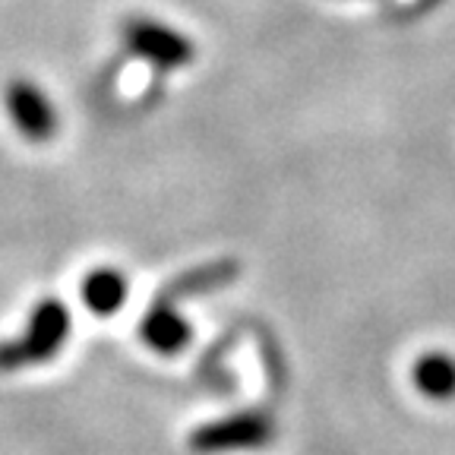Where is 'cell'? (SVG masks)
Returning <instances> with one entry per match:
<instances>
[{"label": "cell", "mask_w": 455, "mask_h": 455, "mask_svg": "<svg viewBox=\"0 0 455 455\" xmlns=\"http://www.w3.org/2000/svg\"><path fill=\"white\" fill-rule=\"evenodd\" d=\"M70 310L60 298H42L28 323L16 339L0 341V373H13V370L38 367L60 355V348L70 339Z\"/></svg>", "instance_id": "6da1fadb"}, {"label": "cell", "mask_w": 455, "mask_h": 455, "mask_svg": "<svg viewBox=\"0 0 455 455\" xmlns=\"http://www.w3.org/2000/svg\"><path fill=\"white\" fill-rule=\"evenodd\" d=\"M275 440V424L263 411H237L228 418L199 424L190 434V449L199 455H225V452H247L263 449Z\"/></svg>", "instance_id": "7a4b0ae2"}, {"label": "cell", "mask_w": 455, "mask_h": 455, "mask_svg": "<svg viewBox=\"0 0 455 455\" xmlns=\"http://www.w3.org/2000/svg\"><path fill=\"white\" fill-rule=\"evenodd\" d=\"M121 38L136 57H142L146 64L158 67V70H180V67L193 64V57H196V44L180 28H171L149 16L124 20Z\"/></svg>", "instance_id": "3957f363"}, {"label": "cell", "mask_w": 455, "mask_h": 455, "mask_svg": "<svg viewBox=\"0 0 455 455\" xmlns=\"http://www.w3.org/2000/svg\"><path fill=\"white\" fill-rule=\"evenodd\" d=\"M4 105H7L10 121H13L16 133L28 142H48L57 136L60 127V114H57L54 101L48 99L42 85L32 79L20 76L10 79L4 89Z\"/></svg>", "instance_id": "277c9868"}, {"label": "cell", "mask_w": 455, "mask_h": 455, "mask_svg": "<svg viewBox=\"0 0 455 455\" xmlns=\"http://www.w3.org/2000/svg\"><path fill=\"white\" fill-rule=\"evenodd\" d=\"M140 339L146 341L152 351H158V355L174 357V355H180L187 345H190L193 329H190V323L180 316L178 307L158 298L156 304L149 307V310L142 313Z\"/></svg>", "instance_id": "5b68a950"}, {"label": "cell", "mask_w": 455, "mask_h": 455, "mask_svg": "<svg viewBox=\"0 0 455 455\" xmlns=\"http://www.w3.org/2000/svg\"><path fill=\"white\" fill-rule=\"evenodd\" d=\"M79 294H83V304L95 316H114V313L127 304L130 278L117 266H95V269L85 272L83 284H79Z\"/></svg>", "instance_id": "8992f818"}, {"label": "cell", "mask_w": 455, "mask_h": 455, "mask_svg": "<svg viewBox=\"0 0 455 455\" xmlns=\"http://www.w3.org/2000/svg\"><path fill=\"white\" fill-rule=\"evenodd\" d=\"M237 275H241V263H237V259H212V263L196 266V269L178 275L171 284H164V291L158 294V298L168 300V304H178L180 298L219 291V288L235 282Z\"/></svg>", "instance_id": "52a82bcc"}, {"label": "cell", "mask_w": 455, "mask_h": 455, "mask_svg": "<svg viewBox=\"0 0 455 455\" xmlns=\"http://www.w3.org/2000/svg\"><path fill=\"white\" fill-rule=\"evenodd\" d=\"M411 379L420 395L449 402V398H455V357H449L446 351H430V355L418 357Z\"/></svg>", "instance_id": "ba28073f"}]
</instances>
